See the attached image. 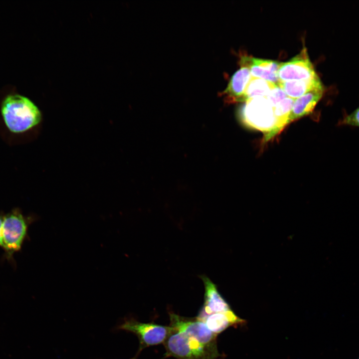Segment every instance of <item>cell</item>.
<instances>
[{"instance_id": "6da1fadb", "label": "cell", "mask_w": 359, "mask_h": 359, "mask_svg": "<svg viewBox=\"0 0 359 359\" xmlns=\"http://www.w3.org/2000/svg\"><path fill=\"white\" fill-rule=\"evenodd\" d=\"M33 215H24L15 208L4 214L1 228L3 259L15 266L14 255L19 252L24 242L28 239L29 226L36 220Z\"/></svg>"}, {"instance_id": "7a4b0ae2", "label": "cell", "mask_w": 359, "mask_h": 359, "mask_svg": "<svg viewBox=\"0 0 359 359\" xmlns=\"http://www.w3.org/2000/svg\"><path fill=\"white\" fill-rule=\"evenodd\" d=\"M1 113L6 126L14 133L24 132L35 126L41 117L37 106L28 98L18 94L5 98Z\"/></svg>"}, {"instance_id": "3957f363", "label": "cell", "mask_w": 359, "mask_h": 359, "mask_svg": "<svg viewBox=\"0 0 359 359\" xmlns=\"http://www.w3.org/2000/svg\"><path fill=\"white\" fill-rule=\"evenodd\" d=\"M164 344L166 355L179 359H216L220 355L216 345L202 344L174 329Z\"/></svg>"}, {"instance_id": "277c9868", "label": "cell", "mask_w": 359, "mask_h": 359, "mask_svg": "<svg viewBox=\"0 0 359 359\" xmlns=\"http://www.w3.org/2000/svg\"><path fill=\"white\" fill-rule=\"evenodd\" d=\"M245 102L241 111L242 117L253 127L268 132L266 138L275 126L273 107L265 97H256Z\"/></svg>"}, {"instance_id": "5b68a950", "label": "cell", "mask_w": 359, "mask_h": 359, "mask_svg": "<svg viewBox=\"0 0 359 359\" xmlns=\"http://www.w3.org/2000/svg\"><path fill=\"white\" fill-rule=\"evenodd\" d=\"M119 329L136 334L139 339L140 350L146 347L164 343L174 330L171 326L143 323L133 319L125 320Z\"/></svg>"}, {"instance_id": "8992f818", "label": "cell", "mask_w": 359, "mask_h": 359, "mask_svg": "<svg viewBox=\"0 0 359 359\" xmlns=\"http://www.w3.org/2000/svg\"><path fill=\"white\" fill-rule=\"evenodd\" d=\"M278 76L279 82L306 80L318 76L305 47L289 61L281 63Z\"/></svg>"}, {"instance_id": "52a82bcc", "label": "cell", "mask_w": 359, "mask_h": 359, "mask_svg": "<svg viewBox=\"0 0 359 359\" xmlns=\"http://www.w3.org/2000/svg\"><path fill=\"white\" fill-rule=\"evenodd\" d=\"M170 319V326L175 330L195 339L202 344L216 345L217 335L210 331L204 322L196 318H187L171 314Z\"/></svg>"}, {"instance_id": "ba28073f", "label": "cell", "mask_w": 359, "mask_h": 359, "mask_svg": "<svg viewBox=\"0 0 359 359\" xmlns=\"http://www.w3.org/2000/svg\"><path fill=\"white\" fill-rule=\"evenodd\" d=\"M281 63L272 60L243 56L240 65L249 67L251 77L262 79L276 85L279 82L278 72Z\"/></svg>"}, {"instance_id": "9c48e42d", "label": "cell", "mask_w": 359, "mask_h": 359, "mask_svg": "<svg viewBox=\"0 0 359 359\" xmlns=\"http://www.w3.org/2000/svg\"><path fill=\"white\" fill-rule=\"evenodd\" d=\"M204 287V302L197 319L203 322L209 315L231 310L229 306L218 293L215 285L206 276L201 277Z\"/></svg>"}, {"instance_id": "30bf717a", "label": "cell", "mask_w": 359, "mask_h": 359, "mask_svg": "<svg viewBox=\"0 0 359 359\" xmlns=\"http://www.w3.org/2000/svg\"><path fill=\"white\" fill-rule=\"evenodd\" d=\"M323 86L314 88L295 99L287 121V124L294 120L309 115L322 98Z\"/></svg>"}, {"instance_id": "8fae6325", "label": "cell", "mask_w": 359, "mask_h": 359, "mask_svg": "<svg viewBox=\"0 0 359 359\" xmlns=\"http://www.w3.org/2000/svg\"><path fill=\"white\" fill-rule=\"evenodd\" d=\"M240 65V68L233 74L222 92L227 100L230 102H241L245 88L251 78L249 67Z\"/></svg>"}, {"instance_id": "7c38bea8", "label": "cell", "mask_w": 359, "mask_h": 359, "mask_svg": "<svg viewBox=\"0 0 359 359\" xmlns=\"http://www.w3.org/2000/svg\"><path fill=\"white\" fill-rule=\"evenodd\" d=\"M277 85L288 97L294 99L302 96L314 88L323 86L318 76L306 80L279 81Z\"/></svg>"}, {"instance_id": "4fadbf2b", "label": "cell", "mask_w": 359, "mask_h": 359, "mask_svg": "<svg viewBox=\"0 0 359 359\" xmlns=\"http://www.w3.org/2000/svg\"><path fill=\"white\" fill-rule=\"evenodd\" d=\"M242 322L243 320L235 315L231 310L224 313L212 314L203 321L208 329L216 335L230 326Z\"/></svg>"}, {"instance_id": "5bb4252c", "label": "cell", "mask_w": 359, "mask_h": 359, "mask_svg": "<svg viewBox=\"0 0 359 359\" xmlns=\"http://www.w3.org/2000/svg\"><path fill=\"white\" fill-rule=\"evenodd\" d=\"M295 99L286 97L274 107L275 126L273 131L266 138L267 140L276 134L287 125V121Z\"/></svg>"}, {"instance_id": "9a60e30c", "label": "cell", "mask_w": 359, "mask_h": 359, "mask_svg": "<svg viewBox=\"0 0 359 359\" xmlns=\"http://www.w3.org/2000/svg\"><path fill=\"white\" fill-rule=\"evenodd\" d=\"M276 85L270 81L251 77L245 88L241 102L256 97H266Z\"/></svg>"}, {"instance_id": "2e32d148", "label": "cell", "mask_w": 359, "mask_h": 359, "mask_svg": "<svg viewBox=\"0 0 359 359\" xmlns=\"http://www.w3.org/2000/svg\"><path fill=\"white\" fill-rule=\"evenodd\" d=\"M338 125L359 127V106L351 113L344 115Z\"/></svg>"}, {"instance_id": "e0dca14e", "label": "cell", "mask_w": 359, "mask_h": 359, "mask_svg": "<svg viewBox=\"0 0 359 359\" xmlns=\"http://www.w3.org/2000/svg\"><path fill=\"white\" fill-rule=\"evenodd\" d=\"M287 97L286 93L278 85H276L265 97L272 107Z\"/></svg>"}, {"instance_id": "ac0fdd59", "label": "cell", "mask_w": 359, "mask_h": 359, "mask_svg": "<svg viewBox=\"0 0 359 359\" xmlns=\"http://www.w3.org/2000/svg\"><path fill=\"white\" fill-rule=\"evenodd\" d=\"M3 213L2 212L0 213V248H2V243L1 239V228L3 221Z\"/></svg>"}, {"instance_id": "d6986e66", "label": "cell", "mask_w": 359, "mask_h": 359, "mask_svg": "<svg viewBox=\"0 0 359 359\" xmlns=\"http://www.w3.org/2000/svg\"><path fill=\"white\" fill-rule=\"evenodd\" d=\"M136 359L133 358V359Z\"/></svg>"}, {"instance_id": "ffe728a7", "label": "cell", "mask_w": 359, "mask_h": 359, "mask_svg": "<svg viewBox=\"0 0 359 359\" xmlns=\"http://www.w3.org/2000/svg\"></svg>"}]
</instances>
